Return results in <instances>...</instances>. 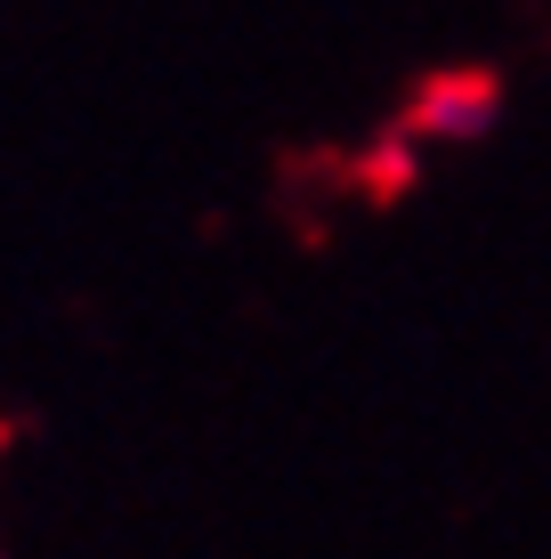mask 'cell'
<instances>
[{"label":"cell","mask_w":551,"mask_h":559,"mask_svg":"<svg viewBox=\"0 0 551 559\" xmlns=\"http://www.w3.org/2000/svg\"><path fill=\"white\" fill-rule=\"evenodd\" d=\"M495 114H503V73L495 66H439L397 98L390 122L414 146H470V139L495 130Z\"/></svg>","instance_id":"1"}]
</instances>
